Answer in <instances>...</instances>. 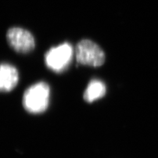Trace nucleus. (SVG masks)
<instances>
[{"mask_svg": "<svg viewBox=\"0 0 158 158\" xmlns=\"http://www.w3.org/2000/svg\"><path fill=\"white\" fill-rule=\"evenodd\" d=\"M50 89L47 83L38 82L30 86L24 93L23 104L25 110L33 114L45 111L49 105Z\"/></svg>", "mask_w": 158, "mask_h": 158, "instance_id": "obj_1", "label": "nucleus"}, {"mask_svg": "<svg viewBox=\"0 0 158 158\" xmlns=\"http://www.w3.org/2000/svg\"><path fill=\"white\" fill-rule=\"evenodd\" d=\"M78 63L91 67L102 66L105 62V53L98 44L90 40H82L75 48Z\"/></svg>", "mask_w": 158, "mask_h": 158, "instance_id": "obj_2", "label": "nucleus"}, {"mask_svg": "<svg viewBox=\"0 0 158 158\" xmlns=\"http://www.w3.org/2000/svg\"><path fill=\"white\" fill-rule=\"evenodd\" d=\"M73 56V49L69 43L53 47L45 54V63L53 71L60 73L67 69Z\"/></svg>", "mask_w": 158, "mask_h": 158, "instance_id": "obj_3", "label": "nucleus"}, {"mask_svg": "<svg viewBox=\"0 0 158 158\" xmlns=\"http://www.w3.org/2000/svg\"><path fill=\"white\" fill-rule=\"evenodd\" d=\"M6 36L9 45L17 52L27 53L32 52L35 47V41L32 34L23 28H9Z\"/></svg>", "mask_w": 158, "mask_h": 158, "instance_id": "obj_4", "label": "nucleus"}, {"mask_svg": "<svg viewBox=\"0 0 158 158\" xmlns=\"http://www.w3.org/2000/svg\"><path fill=\"white\" fill-rule=\"evenodd\" d=\"M18 82L17 69L9 64H0V92L11 91L17 86Z\"/></svg>", "mask_w": 158, "mask_h": 158, "instance_id": "obj_5", "label": "nucleus"}, {"mask_svg": "<svg viewBox=\"0 0 158 158\" xmlns=\"http://www.w3.org/2000/svg\"><path fill=\"white\" fill-rule=\"evenodd\" d=\"M106 93V86L102 81L99 80H92L84 93V99L88 103H92L105 96Z\"/></svg>", "mask_w": 158, "mask_h": 158, "instance_id": "obj_6", "label": "nucleus"}]
</instances>
